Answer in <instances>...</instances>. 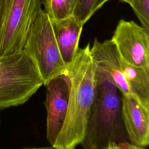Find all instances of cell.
Returning a JSON list of instances; mask_svg holds the SVG:
<instances>
[{
	"label": "cell",
	"instance_id": "obj_1",
	"mask_svg": "<svg viewBox=\"0 0 149 149\" xmlns=\"http://www.w3.org/2000/svg\"><path fill=\"white\" fill-rule=\"evenodd\" d=\"M69 79L68 108L62 128L54 147L74 149L83 139L90 112L94 100L96 80L88 43L77 50L67 65Z\"/></svg>",
	"mask_w": 149,
	"mask_h": 149
},
{
	"label": "cell",
	"instance_id": "obj_2",
	"mask_svg": "<svg viewBox=\"0 0 149 149\" xmlns=\"http://www.w3.org/2000/svg\"><path fill=\"white\" fill-rule=\"evenodd\" d=\"M94 100L83 139V149H105L111 143L129 142L123 123L122 93L111 83L96 81Z\"/></svg>",
	"mask_w": 149,
	"mask_h": 149
},
{
	"label": "cell",
	"instance_id": "obj_3",
	"mask_svg": "<svg viewBox=\"0 0 149 149\" xmlns=\"http://www.w3.org/2000/svg\"><path fill=\"white\" fill-rule=\"evenodd\" d=\"M42 85L34 62L23 50L0 58V109L25 103Z\"/></svg>",
	"mask_w": 149,
	"mask_h": 149
},
{
	"label": "cell",
	"instance_id": "obj_4",
	"mask_svg": "<svg viewBox=\"0 0 149 149\" xmlns=\"http://www.w3.org/2000/svg\"><path fill=\"white\" fill-rule=\"evenodd\" d=\"M41 0H0V58L23 51Z\"/></svg>",
	"mask_w": 149,
	"mask_h": 149
},
{
	"label": "cell",
	"instance_id": "obj_5",
	"mask_svg": "<svg viewBox=\"0 0 149 149\" xmlns=\"http://www.w3.org/2000/svg\"><path fill=\"white\" fill-rule=\"evenodd\" d=\"M23 50L34 62L44 86L66 71L50 19L42 9L29 30Z\"/></svg>",
	"mask_w": 149,
	"mask_h": 149
},
{
	"label": "cell",
	"instance_id": "obj_6",
	"mask_svg": "<svg viewBox=\"0 0 149 149\" xmlns=\"http://www.w3.org/2000/svg\"><path fill=\"white\" fill-rule=\"evenodd\" d=\"M111 40L126 63L149 69V32L144 28L121 19Z\"/></svg>",
	"mask_w": 149,
	"mask_h": 149
},
{
	"label": "cell",
	"instance_id": "obj_7",
	"mask_svg": "<svg viewBox=\"0 0 149 149\" xmlns=\"http://www.w3.org/2000/svg\"><path fill=\"white\" fill-rule=\"evenodd\" d=\"M44 105L47 111V139L52 146L63 125L69 96V79L66 73L51 79L45 85Z\"/></svg>",
	"mask_w": 149,
	"mask_h": 149
},
{
	"label": "cell",
	"instance_id": "obj_8",
	"mask_svg": "<svg viewBox=\"0 0 149 149\" xmlns=\"http://www.w3.org/2000/svg\"><path fill=\"white\" fill-rule=\"evenodd\" d=\"M90 55L96 81H108L115 86L122 94L132 95L123 73L122 58L111 40L101 42L95 38L90 48Z\"/></svg>",
	"mask_w": 149,
	"mask_h": 149
},
{
	"label": "cell",
	"instance_id": "obj_9",
	"mask_svg": "<svg viewBox=\"0 0 149 149\" xmlns=\"http://www.w3.org/2000/svg\"><path fill=\"white\" fill-rule=\"evenodd\" d=\"M122 115L130 143L144 147L149 144V109L132 95L122 94Z\"/></svg>",
	"mask_w": 149,
	"mask_h": 149
},
{
	"label": "cell",
	"instance_id": "obj_10",
	"mask_svg": "<svg viewBox=\"0 0 149 149\" xmlns=\"http://www.w3.org/2000/svg\"><path fill=\"white\" fill-rule=\"evenodd\" d=\"M50 21L61 55L68 65L76 55L84 25L77 21L72 15L63 19Z\"/></svg>",
	"mask_w": 149,
	"mask_h": 149
},
{
	"label": "cell",
	"instance_id": "obj_11",
	"mask_svg": "<svg viewBox=\"0 0 149 149\" xmlns=\"http://www.w3.org/2000/svg\"><path fill=\"white\" fill-rule=\"evenodd\" d=\"M122 67L132 95L149 109V69L129 65L122 59Z\"/></svg>",
	"mask_w": 149,
	"mask_h": 149
},
{
	"label": "cell",
	"instance_id": "obj_12",
	"mask_svg": "<svg viewBox=\"0 0 149 149\" xmlns=\"http://www.w3.org/2000/svg\"><path fill=\"white\" fill-rule=\"evenodd\" d=\"M43 11L50 20H61L72 16V9L69 0H41Z\"/></svg>",
	"mask_w": 149,
	"mask_h": 149
},
{
	"label": "cell",
	"instance_id": "obj_13",
	"mask_svg": "<svg viewBox=\"0 0 149 149\" xmlns=\"http://www.w3.org/2000/svg\"><path fill=\"white\" fill-rule=\"evenodd\" d=\"M109 0H77L72 15L84 25L93 14Z\"/></svg>",
	"mask_w": 149,
	"mask_h": 149
},
{
	"label": "cell",
	"instance_id": "obj_14",
	"mask_svg": "<svg viewBox=\"0 0 149 149\" xmlns=\"http://www.w3.org/2000/svg\"><path fill=\"white\" fill-rule=\"evenodd\" d=\"M128 3L132 8L142 27L149 32V0H130Z\"/></svg>",
	"mask_w": 149,
	"mask_h": 149
},
{
	"label": "cell",
	"instance_id": "obj_15",
	"mask_svg": "<svg viewBox=\"0 0 149 149\" xmlns=\"http://www.w3.org/2000/svg\"><path fill=\"white\" fill-rule=\"evenodd\" d=\"M105 149H144V148L133 144L130 142H122L111 143Z\"/></svg>",
	"mask_w": 149,
	"mask_h": 149
},
{
	"label": "cell",
	"instance_id": "obj_16",
	"mask_svg": "<svg viewBox=\"0 0 149 149\" xmlns=\"http://www.w3.org/2000/svg\"><path fill=\"white\" fill-rule=\"evenodd\" d=\"M24 149H61V148H59L51 146V147H40V148H24Z\"/></svg>",
	"mask_w": 149,
	"mask_h": 149
},
{
	"label": "cell",
	"instance_id": "obj_17",
	"mask_svg": "<svg viewBox=\"0 0 149 149\" xmlns=\"http://www.w3.org/2000/svg\"><path fill=\"white\" fill-rule=\"evenodd\" d=\"M77 0H69V2H70V3L71 5V7H72V12L74 9V8L76 4V2H77Z\"/></svg>",
	"mask_w": 149,
	"mask_h": 149
},
{
	"label": "cell",
	"instance_id": "obj_18",
	"mask_svg": "<svg viewBox=\"0 0 149 149\" xmlns=\"http://www.w3.org/2000/svg\"><path fill=\"white\" fill-rule=\"evenodd\" d=\"M119 1H123V2H126V3H129V2L130 1V0H119Z\"/></svg>",
	"mask_w": 149,
	"mask_h": 149
}]
</instances>
